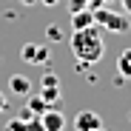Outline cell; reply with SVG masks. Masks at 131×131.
<instances>
[{
	"label": "cell",
	"mask_w": 131,
	"mask_h": 131,
	"mask_svg": "<svg viewBox=\"0 0 131 131\" xmlns=\"http://www.w3.org/2000/svg\"><path fill=\"white\" fill-rule=\"evenodd\" d=\"M69 46H71V54H74V60H77L80 66H94V63H100L103 54H105V43H103V34H100L97 23L71 31Z\"/></svg>",
	"instance_id": "cell-1"
},
{
	"label": "cell",
	"mask_w": 131,
	"mask_h": 131,
	"mask_svg": "<svg viewBox=\"0 0 131 131\" xmlns=\"http://www.w3.org/2000/svg\"><path fill=\"white\" fill-rule=\"evenodd\" d=\"M94 23L103 26L105 31H114V34H125V31L131 29V23H128V17H125V14L111 12V9H105V6L94 9Z\"/></svg>",
	"instance_id": "cell-2"
},
{
	"label": "cell",
	"mask_w": 131,
	"mask_h": 131,
	"mask_svg": "<svg viewBox=\"0 0 131 131\" xmlns=\"http://www.w3.org/2000/svg\"><path fill=\"white\" fill-rule=\"evenodd\" d=\"M20 60L23 63H34V66H46L51 60V49L40 46V43H26V46L20 49Z\"/></svg>",
	"instance_id": "cell-3"
},
{
	"label": "cell",
	"mask_w": 131,
	"mask_h": 131,
	"mask_svg": "<svg viewBox=\"0 0 131 131\" xmlns=\"http://www.w3.org/2000/svg\"><path fill=\"white\" fill-rule=\"evenodd\" d=\"M103 128V120L97 111H77L74 114V131H97Z\"/></svg>",
	"instance_id": "cell-4"
},
{
	"label": "cell",
	"mask_w": 131,
	"mask_h": 131,
	"mask_svg": "<svg viewBox=\"0 0 131 131\" xmlns=\"http://www.w3.org/2000/svg\"><path fill=\"white\" fill-rule=\"evenodd\" d=\"M40 123H43V128L46 131H63L66 128V117H63V111L60 108H46V111L40 114Z\"/></svg>",
	"instance_id": "cell-5"
},
{
	"label": "cell",
	"mask_w": 131,
	"mask_h": 131,
	"mask_svg": "<svg viewBox=\"0 0 131 131\" xmlns=\"http://www.w3.org/2000/svg\"><path fill=\"white\" fill-rule=\"evenodd\" d=\"M9 91L17 94V97H29V94L34 91V83H31L26 74H12V77H9Z\"/></svg>",
	"instance_id": "cell-6"
},
{
	"label": "cell",
	"mask_w": 131,
	"mask_h": 131,
	"mask_svg": "<svg viewBox=\"0 0 131 131\" xmlns=\"http://www.w3.org/2000/svg\"><path fill=\"white\" fill-rule=\"evenodd\" d=\"M85 26H94V12H91V9L71 12V31H77V29H85Z\"/></svg>",
	"instance_id": "cell-7"
},
{
	"label": "cell",
	"mask_w": 131,
	"mask_h": 131,
	"mask_svg": "<svg viewBox=\"0 0 131 131\" xmlns=\"http://www.w3.org/2000/svg\"><path fill=\"white\" fill-rule=\"evenodd\" d=\"M43 100H46V105L51 108H60V85H40V91H37Z\"/></svg>",
	"instance_id": "cell-8"
},
{
	"label": "cell",
	"mask_w": 131,
	"mask_h": 131,
	"mask_svg": "<svg viewBox=\"0 0 131 131\" xmlns=\"http://www.w3.org/2000/svg\"><path fill=\"white\" fill-rule=\"evenodd\" d=\"M117 74L131 80V49H123L120 57H117Z\"/></svg>",
	"instance_id": "cell-9"
},
{
	"label": "cell",
	"mask_w": 131,
	"mask_h": 131,
	"mask_svg": "<svg viewBox=\"0 0 131 131\" xmlns=\"http://www.w3.org/2000/svg\"><path fill=\"white\" fill-rule=\"evenodd\" d=\"M26 108H29V111H31V114H37V117H40V114H43V111H46V108H49V105H46V100H43L40 94H34V97H31V100L26 103Z\"/></svg>",
	"instance_id": "cell-10"
},
{
	"label": "cell",
	"mask_w": 131,
	"mask_h": 131,
	"mask_svg": "<svg viewBox=\"0 0 131 131\" xmlns=\"http://www.w3.org/2000/svg\"><path fill=\"white\" fill-rule=\"evenodd\" d=\"M40 85H60V77H57L51 69H46V71H43V77H40Z\"/></svg>",
	"instance_id": "cell-11"
},
{
	"label": "cell",
	"mask_w": 131,
	"mask_h": 131,
	"mask_svg": "<svg viewBox=\"0 0 131 131\" xmlns=\"http://www.w3.org/2000/svg\"><path fill=\"white\" fill-rule=\"evenodd\" d=\"M3 131H26V120H23V117H12Z\"/></svg>",
	"instance_id": "cell-12"
},
{
	"label": "cell",
	"mask_w": 131,
	"mask_h": 131,
	"mask_svg": "<svg viewBox=\"0 0 131 131\" xmlns=\"http://www.w3.org/2000/svg\"><path fill=\"white\" fill-rule=\"evenodd\" d=\"M26 131H46V128H43L40 117H34V120H26Z\"/></svg>",
	"instance_id": "cell-13"
},
{
	"label": "cell",
	"mask_w": 131,
	"mask_h": 131,
	"mask_svg": "<svg viewBox=\"0 0 131 131\" xmlns=\"http://www.w3.org/2000/svg\"><path fill=\"white\" fill-rule=\"evenodd\" d=\"M46 37H49L51 43H54V40H63V31H60L57 26H49V29H46Z\"/></svg>",
	"instance_id": "cell-14"
},
{
	"label": "cell",
	"mask_w": 131,
	"mask_h": 131,
	"mask_svg": "<svg viewBox=\"0 0 131 131\" xmlns=\"http://www.w3.org/2000/svg\"><path fill=\"white\" fill-rule=\"evenodd\" d=\"M80 9H89V0H69V12H80Z\"/></svg>",
	"instance_id": "cell-15"
},
{
	"label": "cell",
	"mask_w": 131,
	"mask_h": 131,
	"mask_svg": "<svg viewBox=\"0 0 131 131\" xmlns=\"http://www.w3.org/2000/svg\"><path fill=\"white\" fill-rule=\"evenodd\" d=\"M6 108H9V100H6V94H3V91H0V114H3Z\"/></svg>",
	"instance_id": "cell-16"
},
{
	"label": "cell",
	"mask_w": 131,
	"mask_h": 131,
	"mask_svg": "<svg viewBox=\"0 0 131 131\" xmlns=\"http://www.w3.org/2000/svg\"><path fill=\"white\" fill-rule=\"evenodd\" d=\"M43 6H49V9H54V6H60V0H40Z\"/></svg>",
	"instance_id": "cell-17"
},
{
	"label": "cell",
	"mask_w": 131,
	"mask_h": 131,
	"mask_svg": "<svg viewBox=\"0 0 131 131\" xmlns=\"http://www.w3.org/2000/svg\"><path fill=\"white\" fill-rule=\"evenodd\" d=\"M120 3H123V6H125V12L131 14V0H120Z\"/></svg>",
	"instance_id": "cell-18"
},
{
	"label": "cell",
	"mask_w": 131,
	"mask_h": 131,
	"mask_svg": "<svg viewBox=\"0 0 131 131\" xmlns=\"http://www.w3.org/2000/svg\"><path fill=\"white\" fill-rule=\"evenodd\" d=\"M23 6H34V3H40V0H20Z\"/></svg>",
	"instance_id": "cell-19"
},
{
	"label": "cell",
	"mask_w": 131,
	"mask_h": 131,
	"mask_svg": "<svg viewBox=\"0 0 131 131\" xmlns=\"http://www.w3.org/2000/svg\"><path fill=\"white\" fill-rule=\"evenodd\" d=\"M97 131H105V128H97Z\"/></svg>",
	"instance_id": "cell-20"
}]
</instances>
